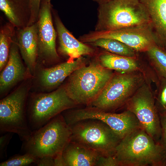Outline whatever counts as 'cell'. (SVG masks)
<instances>
[{
    "instance_id": "8",
    "label": "cell",
    "mask_w": 166,
    "mask_h": 166,
    "mask_svg": "<svg viewBox=\"0 0 166 166\" xmlns=\"http://www.w3.org/2000/svg\"><path fill=\"white\" fill-rule=\"evenodd\" d=\"M27 91L21 87L0 101V132L17 134L20 140H26L31 135L26 104Z\"/></svg>"
},
{
    "instance_id": "10",
    "label": "cell",
    "mask_w": 166,
    "mask_h": 166,
    "mask_svg": "<svg viewBox=\"0 0 166 166\" xmlns=\"http://www.w3.org/2000/svg\"><path fill=\"white\" fill-rule=\"evenodd\" d=\"M136 116L142 128L157 143L161 135L160 116L155 105V96L146 81L125 105Z\"/></svg>"
},
{
    "instance_id": "1",
    "label": "cell",
    "mask_w": 166,
    "mask_h": 166,
    "mask_svg": "<svg viewBox=\"0 0 166 166\" xmlns=\"http://www.w3.org/2000/svg\"><path fill=\"white\" fill-rule=\"evenodd\" d=\"M114 156L119 166H165L166 158L160 144L142 128L122 138Z\"/></svg>"
},
{
    "instance_id": "31",
    "label": "cell",
    "mask_w": 166,
    "mask_h": 166,
    "mask_svg": "<svg viewBox=\"0 0 166 166\" xmlns=\"http://www.w3.org/2000/svg\"><path fill=\"white\" fill-rule=\"evenodd\" d=\"M165 166H166V160H165Z\"/></svg>"
},
{
    "instance_id": "27",
    "label": "cell",
    "mask_w": 166,
    "mask_h": 166,
    "mask_svg": "<svg viewBox=\"0 0 166 166\" xmlns=\"http://www.w3.org/2000/svg\"><path fill=\"white\" fill-rule=\"evenodd\" d=\"M96 166H119L114 155L105 156L100 154Z\"/></svg>"
},
{
    "instance_id": "26",
    "label": "cell",
    "mask_w": 166,
    "mask_h": 166,
    "mask_svg": "<svg viewBox=\"0 0 166 166\" xmlns=\"http://www.w3.org/2000/svg\"><path fill=\"white\" fill-rule=\"evenodd\" d=\"M31 7V17L28 26L37 21L42 0H30Z\"/></svg>"
},
{
    "instance_id": "11",
    "label": "cell",
    "mask_w": 166,
    "mask_h": 166,
    "mask_svg": "<svg viewBox=\"0 0 166 166\" xmlns=\"http://www.w3.org/2000/svg\"><path fill=\"white\" fill-rule=\"evenodd\" d=\"M51 0H42L36 22L38 58L47 62L58 60L56 49L57 34L53 25Z\"/></svg>"
},
{
    "instance_id": "5",
    "label": "cell",
    "mask_w": 166,
    "mask_h": 166,
    "mask_svg": "<svg viewBox=\"0 0 166 166\" xmlns=\"http://www.w3.org/2000/svg\"><path fill=\"white\" fill-rule=\"evenodd\" d=\"M147 78L140 71L114 74L97 97L88 106L108 112L115 110L125 105Z\"/></svg>"
},
{
    "instance_id": "21",
    "label": "cell",
    "mask_w": 166,
    "mask_h": 166,
    "mask_svg": "<svg viewBox=\"0 0 166 166\" xmlns=\"http://www.w3.org/2000/svg\"><path fill=\"white\" fill-rule=\"evenodd\" d=\"M88 44L101 47L107 52L116 55L130 57H137V52L116 39L101 38Z\"/></svg>"
},
{
    "instance_id": "23",
    "label": "cell",
    "mask_w": 166,
    "mask_h": 166,
    "mask_svg": "<svg viewBox=\"0 0 166 166\" xmlns=\"http://www.w3.org/2000/svg\"><path fill=\"white\" fill-rule=\"evenodd\" d=\"M155 94V105L159 115H166V78H159Z\"/></svg>"
},
{
    "instance_id": "12",
    "label": "cell",
    "mask_w": 166,
    "mask_h": 166,
    "mask_svg": "<svg viewBox=\"0 0 166 166\" xmlns=\"http://www.w3.org/2000/svg\"><path fill=\"white\" fill-rule=\"evenodd\" d=\"M53 16L58 40V51L62 55L73 60L84 55H92L94 49L75 38L66 28L55 11Z\"/></svg>"
},
{
    "instance_id": "20",
    "label": "cell",
    "mask_w": 166,
    "mask_h": 166,
    "mask_svg": "<svg viewBox=\"0 0 166 166\" xmlns=\"http://www.w3.org/2000/svg\"><path fill=\"white\" fill-rule=\"evenodd\" d=\"M16 28L10 22L0 28V69L6 66L9 59L10 47L16 35Z\"/></svg>"
},
{
    "instance_id": "28",
    "label": "cell",
    "mask_w": 166,
    "mask_h": 166,
    "mask_svg": "<svg viewBox=\"0 0 166 166\" xmlns=\"http://www.w3.org/2000/svg\"><path fill=\"white\" fill-rule=\"evenodd\" d=\"M161 126V135L159 143L166 156V115H159Z\"/></svg>"
},
{
    "instance_id": "24",
    "label": "cell",
    "mask_w": 166,
    "mask_h": 166,
    "mask_svg": "<svg viewBox=\"0 0 166 166\" xmlns=\"http://www.w3.org/2000/svg\"><path fill=\"white\" fill-rule=\"evenodd\" d=\"M37 158L28 153L14 155L9 159L1 162L0 166H27L34 165Z\"/></svg>"
},
{
    "instance_id": "14",
    "label": "cell",
    "mask_w": 166,
    "mask_h": 166,
    "mask_svg": "<svg viewBox=\"0 0 166 166\" xmlns=\"http://www.w3.org/2000/svg\"><path fill=\"white\" fill-rule=\"evenodd\" d=\"M0 75V90L2 94L22 80L26 70L22 63L15 37L10 48L8 62Z\"/></svg>"
},
{
    "instance_id": "18",
    "label": "cell",
    "mask_w": 166,
    "mask_h": 166,
    "mask_svg": "<svg viewBox=\"0 0 166 166\" xmlns=\"http://www.w3.org/2000/svg\"><path fill=\"white\" fill-rule=\"evenodd\" d=\"M0 10L16 29L28 26L31 14L30 0H0Z\"/></svg>"
},
{
    "instance_id": "30",
    "label": "cell",
    "mask_w": 166,
    "mask_h": 166,
    "mask_svg": "<svg viewBox=\"0 0 166 166\" xmlns=\"http://www.w3.org/2000/svg\"><path fill=\"white\" fill-rule=\"evenodd\" d=\"M93 1L97 2L98 4L103 2L105 0H93Z\"/></svg>"
},
{
    "instance_id": "2",
    "label": "cell",
    "mask_w": 166,
    "mask_h": 166,
    "mask_svg": "<svg viewBox=\"0 0 166 166\" xmlns=\"http://www.w3.org/2000/svg\"><path fill=\"white\" fill-rule=\"evenodd\" d=\"M72 131L61 114L57 115L40 128L32 132L23 141L22 153H28L38 158L43 156L54 158L62 154L71 140Z\"/></svg>"
},
{
    "instance_id": "9",
    "label": "cell",
    "mask_w": 166,
    "mask_h": 166,
    "mask_svg": "<svg viewBox=\"0 0 166 166\" xmlns=\"http://www.w3.org/2000/svg\"><path fill=\"white\" fill-rule=\"evenodd\" d=\"M101 38L118 40L137 52H145L150 46L159 43L151 23L111 30H94L80 36L79 40L88 44Z\"/></svg>"
},
{
    "instance_id": "17",
    "label": "cell",
    "mask_w": 166,
    "mask_h": 166,
    "mask_svg": "<svg viewBox=\"0 0 166 166\" xmlns=\"http://www.w3.org/2000/svg\"><path fill=\"white\" fill-rule=\"evenodd\" d=\"M84 61L81 57L75 60H70L54 67L43 69L40 76L41 83L47 88L55 87L61 84L74 71L84 65Z\"/></svg>"
},
{
    "instance_id": "13",
    "label": "cell",
    "mask_w": 166,
    "mask_h": 166,
    "mask_svg": "<svg viewBox=\"0 0 166 166\" xmlns=\"http://www.w3.org/2000/svg\"><path fill=\"white\" fill-rule=\"evenodd\" d=\"M15 41L28 70L33 74L38 58L36 22L24 28L16 29Z\"/></svg>"
},
{
    "instance_id": "29",
    "label": "cell",
    "mask_w": 166,
    "mask_h": 166,
    "mask_svg": "<svg viewBox=\"0 0 166 166\" xmlns=\"http://www.w3.org/2000/svg\"><path fill=\"white\" fill-rule=\"evenodd\" d=\"M38 166H55L54 158L50 156H43L37 159L35 164Z\"/></svg>"
},
{
    "instance_id": "7",
    "label": "cell",
    "mask_w": 166,
    "mask_h": 166,
    "mask_svg": "<svg viewBox=\"0 0 166 166\" xmlns=\"http://www.w3.org/2000/svg\"><path fill=\"white\" fill-rule=\"evenodd\" d=\"M77 105L69 97L65 87L32 97L27 111L31 130L40 128L57 115Z\"/></svg>"
},
{
    "instance_id": "32",
    "label": "cell",
    "mask_w": 166,
    "mask_h": 166,
    "mask_svg": "<svg viewBox=\"0 0 166 166\" xmlns=\"http://www.w3.org/2000/svg\"><path fill=\"white\" fill-rule=\"evenodd\" d=\"M166 51V49H165Z\"/></svg>"
},
{
    "instance_id": "3",
    "label": "cell",
    "mask_w": 166,
    "mask_h": 166,
    "mask_svg": "<svg viewBox=\"0 0 166 166\" xmlns=\"http://www.w3.org/2000/svg\"><path fill=\"white\" fill-rule=\"evenodd\" d=\"M95 31H108L151 23L140 0H105L98 4Z\"/></svg>"
},
{
    "instance_id": "4",
    "label": "cell",
    "mask_w": 166,
    "mask_h": 166,
    "mask_svg": "<svg viewBox=\"0 0 166 166\" xmlns=\"http://www.w3.org/2000/svg\"><path fill=\"white\" fill-rule=\"evenodd\" d=\"M98 61L84 65L69 76L65 87L69 97L77 104L87 106L99 96L114 73Z\"/></svg>"
},
{
    "instance_id": "15",
    "label": "cell",
    "mask_w": 166,
    "mask_h": 166,
    "mask_svg": "<svg viewBox=\"0 0 166 166\" xmlns=\"http://www.w3.org/2000/svg\"><path fill=\"white\" fill-rule=\"evenodd\" d=\"M146 9L159 45L166 49V0H140Z\"/></svg>"
},
{
    "instance_id": "22",
    "label": "cell",
    "mask_w": 166,
    "mask_h": 166,
    "mask_svg": "<svg viewBox=\"0 0 166 166\" xmlns=\"http://www.w3.org/2000/svg\"><path fill=\"white\" fill-rule=\"evenodd\" d=\"M159 79L166 78V51L156 44L150 46L145 52Z\"/></svg>"
},
{
    "instance_id": "16",
    "label": "cell",
    "mask_w": 166,
    "mask_h": 166,
    "mask_svg": "<svg viewBox=\"0 0 166 166\" xmlns=\"http://www.w3.org/2000/svg\"><path fill=\"white\" fill-rule=\"evenodd\" d=\"M101 154L78 142L71 140L62 156L65 166H96Z\"/></svg>"
},
{
    "instance_id": "19",
    "label": "cell",
    "mask_w": 166,
    "mask_h": 166,
    "mask_svg": "<svg viewBox=\"0 0 166 166\" xmlns=\"http://www.w3.org/2000/svg\"><path fill=\"white\" fill-rule=\"evenodd\" d=\"M97 59L104 67L119 73L140 71L146 75L137 58H132L104 52L99 54Z\"/></svg>"
},
{
    "instance_id": "25",
    "label": "cell",
    "mask_w": 166,
    "mask_h": 166,
    "mask_svg": "<svg viewBox=\"0 0 166 166\" xmlns=\"http://www.w3.org/2000/svg\"><path fill=\"white\" fill-rule=\"evenodd\" d=\"M14 133L6 132L1 133L0 137V160L3 161L7 157V150L8 145Z\"/></svg>"
},
{
    "instance_id": "6",
    "label": "cell",
    "mask_w": 166,
    "mask_h": 166,
    "mask_svg": "<svg viewBox=\"0 0 166 166\" xmlns=\"http://www.w3.org/2000/svg\"><path fill=\"white\" fill-rule=\"evenodd\" d=\"M69 126L72 131L71 140L102 155H114L121 139L107 124L99 120H83Z\"/></svg>"
}]
</instances>
